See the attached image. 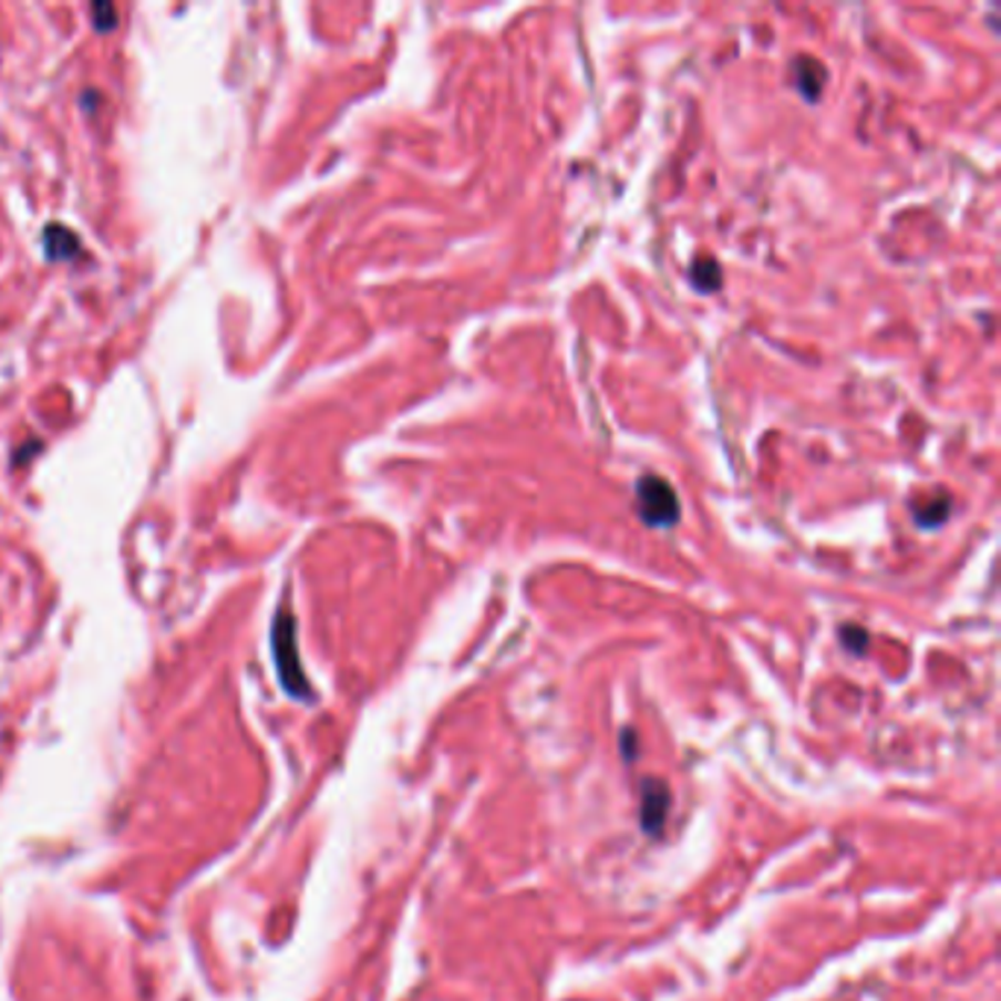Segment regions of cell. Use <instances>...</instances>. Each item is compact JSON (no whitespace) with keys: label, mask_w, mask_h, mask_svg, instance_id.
Returning <instances> with one entry per match:
<instances>
[{"label":"cell","mask_w":1001,"mask_h":1001,"mask_svg":"<svg viewBox=\"0 0 1001 1001\" xmlns=\"http://www.w3.org/2000/svg\"><path fill=\"white\" fill-rule=\"evenodd\" d=\"M270 643H274V661H277L279 682H282L288 696L312 699V684L306 679L303 664H300V652H297L295 615H291V608L288 606H279L277 617H274Z\"/></svg>","instance_id":"6da1fadb"},{"label":"cell","mask_w":1001,"mask_h":1001,"mask_svg":"<svg viewBox=\"0 0 1001 1001\" xmlns=\"http://www.w3.org/2000/svg\"><path fill=\"white\" fill-rule=\"evenodd\" d=\"M638 512L643 523L656 526V529H667V526L679 523L682 508H679V497L670 488V482L649 473V476H640L638 482Z\"/></svg>","instance_id":"7a4b0ae2"},{"label":"cell","mask_w":1001,"mask_h":1001,"mask_svg":"<svg viewBox=\"0 0 1001 1001\" xmlns=\"http://www.w3.org/2000/svg\"><path fill=\"white\" fill-rule=\"evenodd\" d=\"M667 808H670V791L664 782H647L643 784V799H640V825L647 834H661L667 823Z\"/></svg>","instance_id":"3957f363"},{"label":"cell","mask_w":1001,"mask_h":1001,"mask_svg":"<svg viewBox=\"0 0 1001 1001\" xmlns=\"http://www.w3.org/2000/svg\"><path fill=\"white\" fill-rule=\"evenodd\" d=\"M42 250L51 261H68L80 252V236L65 224H48L42 233Z\"/></svg>","instance_id":"277c9868"},{"label":"cell","mask_w":1001,"mask_h":1001,"mask_svg":"<svg viewBox=\"0 0 1001 1001\" xmlns=\"http://www.w3.org/2000/svg\"><path fill=\"white\" fill-rule=\"evenodd\" d=\"M793 76H796V89L805 94V101H819L825 83H828V71L819 60H811V56H799L796 65H793Z\"/></svg>","instance_id":"5b68a950"},{"label":"cell","mask_w":1001,"mask_h":1001,"mask_svg":"<svg viewBox=\"0 0 1001 1001\" xmlns=\"http://www.w3.org/2000/svg\"><path fill=\"white\" fill-rule=\"evenodd\" d=\"M690 282H693V288L702 291V295H711V291H716V288L723 286V270H720V265H716L714 259L702 256V259L693 261V268H690Z\"/></svg>","instance_id":"8992f818"},{"label":"cell","mask_w":1001,"mask_h":1001,"mask_svg":"<svg viewBox=\"0 0 1001 1001\" xmlns=\"http://www.w3.org/2000/svg\"><path fill=\"white\" fill-rule=\"evenodd\" d=\"M949 508H951L949 497H928L926 503H922V499H914V517H917L919 526H926V529L928 526H940V523H946Z\"/></svg>","instance_id":"52a82bcc"},{"label":"cell","mask_w":1001,"mask_h":1001,"mask_svg":"<svg viewBox=\"0 0 1001 1001\" xmlns=\"http://www.w3.org/2000/svg\"><path fill=\"white\" fill-rule=\"evenodd\" d=\"M92 24L97 33H112L115 24H118V9L112 7V3H92Z\"/></svg>","instance_id":"ba28073f"},{"label":"cell","mask_w":1001,"mask_h":1001,"mask_svg":"<svg viewBox=\"0 0 1001 1001\" xmlns=\"http://www.w3.org/2000/svg\"><path fill=\"white\" fill-rule=\"evenodd\" d=\"M840 640H843V647L852 649V652H864V649H867L869 634L864 629H858V626H843Z\"/></svg>","instance_id":"9c48e42d"}]
</instances>
